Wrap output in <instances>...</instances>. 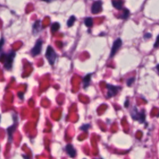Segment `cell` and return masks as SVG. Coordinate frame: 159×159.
<instances>
[{"instance_id": "4fadbf2b", "label": "cell", "mask_w": 159, "mask_h": 159, "mask_svg": "<svg viewBox=\"0 0 159 159\" xmlns=\"http://www.w3.org/2000/svg\"><path fill=\"white\" fill-rule=\"evenodd\" d=\"M84 22H85L86 26L88 27H91L93 26V19H92V17H86V18H85Z\"/></svg>"}, {"instance_id": "5bb4252c", "label": "cell", "mask_w": 159, "mask_h": 159, "mask_svg": "<svg viewBox=\"0 0 159 159\" xmlns=\"http://www.w3.org/2000/svg\"><path fill=\"white\" fill-rule=\"evenodd\" d=\"M129 11L128 9H125L123 11V13L122 14L121 16H119V18L122 19H127L128 18L129 16Z\"/></svg>"}, {"instance_id": "277c9868", "label": "cell", "mask_w": 159, "mask_h": 159, "mask_svg": "<svg viewBox=\"0 0 159 159\" xmlns=\"http://www.w3.org/2000/svg\"><path fill=\"white\" fill-rule=\"evenodd\" d=\"M106 87L108 88V93H107V98H112L113 96H116L117 93L119 90V87L116 86L110 85V84H107Z\"/></svg>"}, {"instance_id": "2e32d148", "label": "cell", "mask_w": 159, "mask_h": 159, "mask_svg": "<svg viewBox=\"0 0 159 159\" xmlns=\"http://www.w3.org/2000/svg\"><path fill=\"white\" fill-rule=\"evenodd\" d=\"M60 24L58 23H54L51 26V31L52 32H55L57 31L60 28Z\"/></svg>"}, {"instance_id": "30bf717a", "label": "cell", "mask_w": 159, "mask_h": 159, "mask_svg": "<svg viewBox=\"0 0 159 159\" xmlns=\"http://www.w3.org/2000/svg\"><path fill=\"white\" fill-rule=\"evenodd\" d=\"M41 21L39 20H37L34 23L33 25V33L34 34H36L41 30Z\"/></svg>"}, {"instance_id": "ac0fdd59", "label": "cell", "mask_w": 159, "mask_h": 159, "mask_svg": "<svg viewBox=\"0 0 159 159\" xmlns=\"http://www.w3.org/2000/svg\"><path fill=\"white\" fill-rule=\"evenodd\" d=\"M90 126L89 124H84V125H83L80 128V129L84 131H86L88 129V128H90Z\"/></svg>"}, {"instance_id": "3957f363", "label": "cell", "mask_w": 159, "mask_h": 159, "mask_svg": "<svg viewBox=\"0 0 159 159\" xmlns=\"http://www.w3.org/2000/svg\"><path fill=\"white\" fill-rule=\"evenodd\" d=\"M131 116H132V118L134 119L139 121L140 123L144 122L145 120H146V114H145L144 111L142 110L139 113L135 107L132 110V112L131 113Z\"/></svg>"}, {"instance_id": "7c38bea8", "label": "cell", "mask_w": 159, "mask_h": 159, "mask_svg": "<svg viewBox=\"0 0 159 159\" xmlns=\"http://www.w3.org/2000/svg\"><path fill=\"white\" fill-rule=\"evenodd\" d=\"M112 4L116 9L119 10H121L122 8L123 1H112Z\"/></svg>"}, {"instance_id": "cb8c5ba5", "label": "cell", "mask_w": 159, "mask_h": 159, "mask_svg": "<svg viewBox=\"0 0 159 159\" xmlns=\"http://www.w3.org/2000/svg\"><path fill=\"white\" fill-rule=\"evenodd\" d=\"M0 120H1V116H0Z\"/></svg>"}, {"instance_id": "8992f818", "label": "cell", "mask_w": 159, "mask_h": 159, "mask_svg": "<svg viewBox=\"0 0 159 159\" xmlns=\"http://www.w3.org/2000/svg\"><path fill=\"white\" fill-rule=\"evenodd\" d=\"M121 45H122V41L120 38L117 39L115 41H114V43H113V47H112L111 51V54H110V57H113L115 55L116 52H117L119 48L121 47Z\"/></svg>"}, {"instance_id": "e0dca14e", "label": "cell", "mask_w": 159, "mask_h": 159, "mask_svg": "<svg viewBox=\"0 0 159 159\" xmlns=\"http://www.w3.org/2000/svg\"><path fill=\"white\" fill-rule=\"evenodd\" d=\"M134 81H135L134 78H129V79H128V81H127V85H128V86H131V85L132 84V83H134Z\"/></svg>"}, {"instance_id": "7402d4cb", "label": "cell", "mask_w": 159, "mask_h": 159, "mask_svg": "<svg viewBox=\"0 0 159 159\" xmlns=\"http://www.w3.org/2000/svg\"><path fill=\"white\" fill-rule=\"evenodd\" d=\"M158 36H157V40H156V42H155V43L154 44V45H153V46L155 47H158Z\"/></svg>"}, {"instance_id": "603a6c76", "label": "cell", "mask_w": 159, "mask_h": 159, "mask_svg": "<svg viewBox=\"0 0 159 159\" xmlns=\"http://www.w3.org/2000/svg\"><path fill=\"white\" fill-rule=\"evenodd\" d=\"M24 158L25 159H29L28 158H27V157H24Z\"/></svg>"}, {"instance_id": "9a60e30c", "label": "cell", "mask_w": 159, "mask_h": 159, "mask_svg": "<svg viewBox=\"0 0 159 159\" xmlns=\"http://www.w3.org/2000/svg\"><path fill=\"white\" fill-rule=\"evenodd\" d=\"M76 21V17L74 16H70V18L68 19L67 21V26L68 27H72L74 24V23Z\"/></svg>"}, {"instance_id": "ba28073f", "label": "cell", "mask_w": 159, "mask_h": 159, "mask_svg": "<svg viewBox=\"0 0 159 159\" xmlns=\"http://www.w3.org/2000/svg\"><path fill=\"white\" fill-rule=\"evenodd\" d=\"M66 152H67V154L70 157H74L76 155V150L75 149L74 146L72 144H68L65 147Z\"/></svg>"}, {"instance_id": "9c48e42d", "label": "cell", "mask_w": 159, "mask_h": 159, "mask_svg": "<svg viewBox=\"0 0 159 159\" xmlns=\"http://www.w3.org/2000/svg\"><path fill=\"white\" fill-rule=\"evenodd\" d=\"M16 127H17V123L15 122L14 123L13 125H12L11 126L9 127L7 129V131H8V136H9V140L11 141L12 140V136L13 133L14 132V131H16Z\"/></svg>"}, {"instance_id": "6da1fadb", "label": "cell", "mask_w": 159, "mask_h": 159, "mask_svg": "<svg viewBox=\"0 0 159 159\" xmlns=\"http://www.w3.org/2000/svg\"><path fill=\"white\" fill-rule=\"evenodd\" d=\"M16 56L14 51H11L8 54H3L0 56V62L3 63L4 67L7 70L11 69L14 59Z\"/></svg>"}, {"instance_id": "7a4b0ae2", "label": "cell", "mask_w": 159, "mask_h": 159, "mask_svg": "<svg viewBox=\"0 0 159 159\" xmlns=\"http://www.w3.org/2000/svg\"><path fill=\"white\" fill-rule=\"evenodd\" d=\"M57 57V55L56 52H55L52 47L50 46V45L48 46L46 50V53H45V57L47 58L48 62L51 65H53L54 64Z\"/></svg>"}, {"instance_id": "d6986e66", "label": "cell", "mask_w": 159, "mask_h": 159, "mask_svg": "<svg viewBox=\"0 0 159 159\" xmlns=\"http://www.w3.org/2000/svg\"><path fill=\"white\" fill-rule=\"evenodd\" d=\"M4 44H5V39H4L3 37H1V39H0V51L2 49Z\"/></svg>"}, {"instance_id": "5b68a950", "label": "cell", "mask_w": 159, "mask_h": 159, "mask_svg": "<svg viewBox=\"0 0 159 159\" xmlns=\"http://www.w3.org/2000/svg\"><path fill=\"white\" fill-rule=\"evenodd\" d=\"M42 44L43 42L41 39H39L36 43L35 45H34V47L32 48L31 50V54L33 57L37 56L41 52L42 50Z\"/></svg>"}, {"instance_id": "52a82bcc", "label": "cell", "mask_w": 159, "mask_h": 159, "mask_svg": "<svg viewBox=\"0 0 159 159\" xmlns=\"http://www.w3.org/2000/svg\"><path fill=\"white\" fill-rule=\"evenodd\" d=\"M102 11V2L101 1H96L93 3L92 6V12L94 14L99 13Z\"/></svg>"}, {"instance_id": "8fae6325", "label": "cell", "mask_w": 159, "mask_h": 159, "mask_svg": "<svg viewBox=\"0 0 159 159\" xmlns=\"http://www.w3.org/2000/svg\"><path fill=\"white\" fill-rule=\"evenodd\" d=\"M92 79V74H88L86 76H85L83 78V85L84 88H87L90 85V83Z\"/></svg>"}, {"instance_id": "44dd1931", "label": "cell", "mask_w": 159, "mask_h": 159, "mask_svg": "<svg viewBox=\"0 0 159 159\" xmlns=\"http://www.w3.org/2000/svg\"><path fill=\"white\" fill-rule=\"evenodd\" d=\"M152 36V34H149V33H147L144 35V38L145 39H148L149 37H151Z\"/></svg>"}, {"instance_id": "ffe728a7", "label": "cell", "mask_w": 159, "mask_h": 159, "mask_svg": "<svg viewBox=\"0 0 159 159\" xmlns=\"http://www.w3.org/2000/svg\"><path fill=\"white\" fill-rule=\"evenodd\" d=\"M18 96L21 99H23V98H24V93L22 92H19L18 93Z\"/></svg>"}]
</instances>
